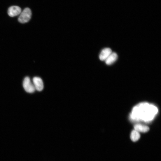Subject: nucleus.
Here are the masks:
<instances>
[{
    "instance_id": "obj_1",
    "label": "nucleus",
    "mask_w": 161,
    "mask_h": 161,
    "mask_svg": "<svg viewBox=\"0 0 161 161\" xmlns=\"http://www.w3.org/2000/svg\"><path fill=\"white\" fill-rule=\"evenodd\" d=\"M158 111L155 106L146 103H141L133 108L131 117L134 119H140L147 121L152 120Z\"/></svg>"
},
{
    "instance_id": "obj_2",
    "label": "nucleus",
    "mask_w": 161,
    "mask_h": 161,
    "mask_svg": "<svg viewBox=\"0 0 161 161\" xmlns=\"http://www.w3.org/2000/svg\"><path fill=\"white\" fill-rule=\"evenodd\" d=\"M32 12L30 8H25L21 12L18 20L22 23H25L29 22L31 18Z\"/></svg>"
},
{
    "instance_id": "obj_3",
    "label": "nucleus",
    "mask_w": 161,
    "mask_h": 161,
    "mask_svg": "<svg viewBox=\"0 0 161 161\" xmlns=\"http://www.w3.org/2000/svg\"><path fill=\"white\" fill-rule=\"evenodd\" d=\"M23 87L25 91L29 93H33L36 90L34 85L29 77H25L24 80Z\"/></svg>"
},
{
    "instance_id": "obj_4",
    "label": "nucleus",
    "mask_w": 161,
    "mask_h": 161,
    "mask_svg": "<svg viewBox=\"0 0 161 161\" xmlns=\"http://www.w3.org/2000/svg\"><path fill=\"white\" fill-rule=\"evenodd\" d=\"M33 84L36 90L38 91H41L44 88V85L42 79L38 77H34L33 79Z\"/></svg>"
},
{
    "instance_id": "obj_5",
    "label": "nucleus",
    "mask_w": 161,
    "mask_h": 161,
    "mask_svg": "<svg viewBox=\"0 0 161 161\" xmlns=\"http://www.w3.org/2000/svg\"><path fill=\"white\" fill-rule=\"evenodd\" d=\"M21 11L22 9L19 6H13L8 8V13L9 16L13 17L20 14Z\"/></svg>"
},
{
    "instance_id": "obj_6",
    "label": "nucleus",
    "mask_w": 161,
    "mask_h": 161,
    "mask_svg": "<svg viewBox=\"0 0 161 161\" xmlns=\"http://www.w3.org/2000/svg\"><path fill=\"white\" fill-rule=\"evenodd\" d=\"M112 52V50L110 48H106L103 49L99 55L100 60L102 61H105Z\"/></svg>"
},
{
    "instance_id": "obj_7",
    "label": "nucleus",
    "mask_w": 161,
    "mask_h": 161,
    "mask_svg": "<svg viewBox=\"0 0 161 161\" xmlns=\"http://www.w3.org/2000/svg\"><path fill=\"white\" fill-rule=\"evenodd\" d=\"M118 58L117 54L115 52H112L105 61L106 64L110 65L115 62L117 60Z\"/></svg>"
},
{
    "instance_id": "obj_8",
    "label": "nucleus",
    "mask_w": 161,
    "mask_h": 161,
    "mask_svg": "<svg viewBox=\"0 0 161 161\" xmlns=\"http://www.w3.org/2000/svg\"><path fill=\"white\" fill-rule=\"evenodd\" d=\"M134 129L139 132L145 133L148 132L150 128L148 127L141 124H137L134 126Z\"/></svg>"
},
{
    "instance_id": "obj_9",
    "label": "nucleus",
    "mask_w": 161,
    "mask_h": 161,
    "mask_svg": "<svg viewBox=\"0 0 161 161\" xmlns=\"http://www.w3.org/2000/svg\"><path fill=\"white\" fill-rule=\"evenodd\" d=\"M140 138V133L135 130H133L131 133L130 138L131 140L134 142L138 141Z\"/></svg>"
}]
</instances>
